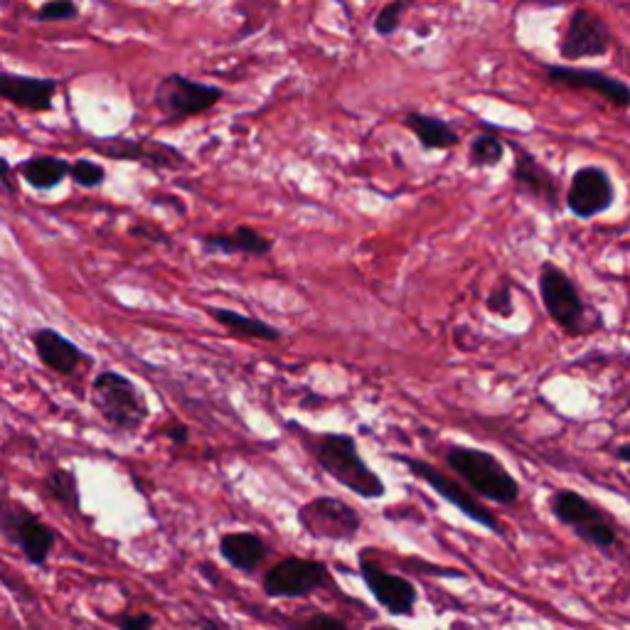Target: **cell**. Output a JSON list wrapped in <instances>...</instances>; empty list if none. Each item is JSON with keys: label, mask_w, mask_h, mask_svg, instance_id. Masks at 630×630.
<instances>
[{"label": "cell", "mask_w": 630, "mask_h": 630, "mask_svg": "<svg viewBox=\"0 0 630 630\" xmlns=\"http://www.w3.org/2000/svg\"><path fill=\"white\" fill-rule=\"evenodd\" d=\"M291 431H298V438L311 451L313 461L323 468L342 488L355 493L362 500H382L386 495V485L382 475L362 458L358 438L352 434H311L306 426L291 422Z\"/></svg>", "instance_id": "obj_1"}, {"label": "cell", "mask_w": 630, "mask_h": 630, "mask_svg": "<svg viewBox=\"0 0 630 630\" xmlns=\"http://www.w3.org/2000/svg\"><path fill=\"white\" fill-rule=\"evenodd\" d=\"M92 406L116 434L134 436L151 419V404L141 386L118 370H102L92 382Z\"/></svg>", "instance_id": "obj_2"}, {"label": "cell", "mask_w": 630, "mask_h": 630, "mask_svg": "<svg viewBox=\"0 0 630 630\" xmlns=\"http://www.w3.org/2000/svg\"><path fill=\"white\" fill-rule=\"evenodd\" d=\"M444 458L446 466L483 500L495 505H515L519 500L523 490H519L517 478L495 453L478 446L451 444Z\"/></svg>", "instance_id": "obj_3"}, {"label": "cell", "mask_w": 630, "mask_h": 630, "mask_svg": "<svg viewBox=\"0 0 630 630\" xmlns=\"http://www.w3.org/2000/svg\"><path fill=\"white\" fill-rule=\"evenodd\" d=\"M225 96L227 94L223 86L190 80V76L180 72H171L158 82L153 104L168 121H185L213 112Z\"/></svg>", "instance_id": "obj_4"}, {"label": "cell", "mask_w": 630, "mask_h": 630, "mask_svg": "<svg viewBox=\"0 0 630 630\" xmlns=\"http://www.w3.org/2000/svg\"><path fill=\"white\" fill-rule=\"evenodd\" d=\"M549 507L551 515H555L564 527H569L579 539H583L586 545L601 551H611L618 545V535L611 519L603 515L601 507L586 500L577 490H557L549 497Z\"/></svg>", "instance_id": "obj_5"}, {"label": "cell", "mask_w": 630, "mask_h": 630, "mask_svg": "<svg viewBox=\"0 0 630 630\" xmlns=\"http://www.w3.org/2000/svg\"><path fill=\"white\" fill-rule=\"evenodd\" d=\"M396 461H402L404 466L409 468V473L414 475V478H419L424 485H428V488L434 490L441 500H446L448 505L456 507L458 513H463L468 519H473L475 525H481L483 529H488V533H493L497 537H505V525L478 500V495H475L471 488L466 490L458 481H453L451 475H446L444 471H438L434 463H428V461L409 458V456H396Z\"/></svg>", "instance_id": "obj_6"}, {"label": "cell", "mask_w": 630, "mask_h": 630, "mask_svg": "<svg viewBox=\"0 0 630 630\" xmlns=\"http://www.w3.org/2000/svg\"><path fill=\"white\" fill-rule=\"evenodd\" d=\"M539 296L545 303L547 316L569 335H583L589 330V316H586V303L571 281V276L559 269L557 264H541L539 269Z\"/></svg>", "instance_id": "obj_7"}, {"label": "cell", "mask_w": 630, "mask_h": 630, "mask_svg": "<svg viewBox=\"0 0 630 630\" xmlns=\"http://www.w3.org/2000/svg\"><path fill=\"white\" fill-rule=\"evenodd\" d=\"M298 525L313 539L323 541H352L362 529V515L342 497L318 495L298 507Z\"/></svg>", "instance_id": "obj_8"}, {"label": "cell", "mask_w": 630, "mask_h": 630, "mask_svg": "<svg viewBox=\"0 0 630 630\" xmlns=\"http://www.w3.org/2000/svg\"><path fill=\"white\" fill-rule=\"evenodd\" d=\"M0 533L32 567H45L58 545V533L32 515L25 505L13 500H6L3 513H0Z\"/></svg>", "instance_id": "obj_9"}, {"label": "cell", "mask_w": 630, "mask_h": 630, "mask_svg": "<svg viewBox=\"0 0 630 630\" xmlns=\"http://www.w3.org/2000/svg\"><path fill=\"white\" fill-rule=\"evenodd\" d=\"M333 583L328 564L320 559L286 557L261 577V589L269 599H308Z\"/></svg>", "instance_id": "obj_10"}, {"label": "cell", "mask_w": 630, "mask_h": 630, "mask_svg": "<svg viewBox=\"0 0 630 630\" xmlns=\"http://www.w3.org/2000/svg\"><path fill=\"white\" fill-rule=\"evenodd\" d=\"M374 549L364 547L358 557V571L362 583L368 586L370 596L384 613L392 618H409L414 616V608L419 603L416 586L402 574L386 571L382 564L374 559Z\"/></svg>", "instance_id": "obj_11"}, {"label": "cell", "mask_w": 630, "mask_h": 630, "mask_svg": "<svg viewBox=\"0 0 630 630\" xmlns=\"http://www.w3.org/2000/svg\"><path fill=\"white\" fill-rule=\"evenodd\" d=\"M611 28L601 16L589 8L571 10L567 25L559 38V58L567 62L603 58L611 50Z\"/></svg>", "instance_id": "obj_12"}, {"label": "cell", "mask_w": 630, "mask_h": 630, "mask_svg": "<svg viewBox=\"0 0 630 630\" xmlns=\"http://www.w3.org/2000/svg\"><path fill=\"white\" fill-rule=\"evenodd\" d=\"M92 148L99 156L112 158V161H131L141 163L146 168L153 171H178L185 168L187 158L185 153L168 143L158 141H146V138H124V136H112L104 141H94Z\"/></svg>", "instance_id": "obj_13"}, {"label": "cell", "mask_w": 630, "mask_h": 630, "mask_svg": "<svg viewBox=\"0 0 630 630\" xmlns=\"http://www.w3.org/2000/svg\"><path fill=\"white\" fill-rule=\"evenodd\" d=\"M545 80L561 90L571 92H593L603 96L606 102H611L618 109L630 106V84L616 76L606 74L601 70H579V68H564V64H547Z\"/></svg>", "instance_id": "obj_14"}, {"label": "cell", "mask_w": 630, "mask_h": 630, "mask_svg": "<svg viewBox=\"0 0 630 630\" xmlns=\"http://www.w3.org/2000/svg\"><path fill=\"white\" fill-rule=\"evenodd\" d=\"M616 200V190L608 175L599 165H586L571 175L567 190V207L574 217L591 219L606 213Z\"/></svg>", "instance_id": "obj_15"}, {"label": "cell", "mask_w": 630, "mask_h": 630, "mask_svg": "<svg viewBox=\"0 0 630 630\" xmlns=\"http://www.w3.org/2000/svg\"><path fill=\"white\" fill-rule=\"evenodd\" d=\"M60 82L52 76H30L16 72H0V96L30 114H48L54 109Z\"/></svg>", "instance_id": "obj_16"}, {"label": "cell", "mask_w": 630, "mask_h": 630, "mask_svg": "<svg viewBox=\"0 0 630 630\" xmlns=\"http://www.w3.org/2000/svg\"><path fill=\"white\" fill-rule=\"evenodd\" d=\"M515 153V168H513V183L517 187V193H523L533 200L541 203L549 209H559V183L555 178V173L545 168L533 153L513 143Z\"/></svg>", "instance_id": "obj_17"}, {"label": "cell", "mask_w": 630, "mask_h": 630, "mask_svg": "<svg viewBox=\"0 0 630 630\" xmlns=\"http://www.w3.org/2000/svg\"><path fill=\"white\" fill-rule=\"evenodd\" d=\"M197 245L207 257H237V254L269 257L273 249V241L264 231L249 225H239L231 231H205V235L197 237Z\"/></svg>", "instance_id": "obj_18"}, {"label": "cell", "mask_w": 630, "mask_h": 630, "mask_svg": "<svg viewBox=\"0 0 630 630\" xmlns=\"http://www.w3.org/2000/svg\"><path fill=\"white\" fill-rule=\"evenodd\" d=\"M28 338L38 360L54 374H74L84 360V350L54 328H35Z\"/></svg>", "instance_id": "obj_19"}, {"label": "cell", "mask_w": 630, "mask_h": 630, "mask_svg": "<svg viewBox=\"0 0 630 630\" xmlns=\"http://www.w3.org/2000/svg\"><path fill=\"white\" fill-rule=\"evenodd\" d=\"M217 549L219 557H223L235 571L245 574V577L257 574L271 551L267 539H264L259 533H251V529L223 535L217 541Z\"/></svg>", "instance_id": "obj_20"}, {"label": "cell", "mask_w": 630, "mask_h": 630, "mask_svg": "<svg viewBox=\"0 0 630 630\" xmlns=\"http://www.w3.org/2000/svg\"><path fill=\"white\" fill-rule=\"evenodd\" d=\"M402 124L409 134L419 141V146H422L424 151H451L461 143L458 131L453 128L446 118L434 116V114L409 112L402 118Z\"/></svg>", "instance_id": "obj_21"}, {"label": "cell", "mask_w": 630, "mask_h": 630, "mask_svg": "<svg viewBox=\"0 0 630 630\" xmlns=\"http://www.w3.org/2000/svg\"><path fill=\"white\" fill-rule=\"evenodd\" d=\"M205 313L215 320L217 326H223L229 335L247 338V340H261V342H279L281 330L267 323L261 318H251L239 311H231L225 306H205Z\"/></svg>", "instance_id": "obj_22"}, {"label": "cell", "mask_w": 630, "mask_h": 630, "mask_svg": "<svg viewBox=\"0 0 630 630\" xmlns=\"http://www.w3.org/2000/svg\"><path fill=\"white\" fill-rule=\"evenodd\" d=\"M70 173H72L70 161H64L62 156H45V153L30 156L18 165V175L23 178V183L40 193H50L54 187H60L70 178Z\"/></svg>", "instance_id": "obj_23"}, {"label": "cell", "mask_w": 630, "mask_h": 630, "mask_svg": "<svg viewBox=\"0 0 630 630\" xmlns=\"http://www.w3.org/2000/svg\"><path fill=\"white\" fill-rule=\"evenodd\" d=\"M42 497H48L54 505H60L70 515L82 513V495H80V481L72 468H52L45 478H42Z\"/></svg>", "instance_id": "obj_24"}, {"label": "cell", "mask_w": 630, "mask_h": 630, "mask_svg": "<svg viewBox=\"0 0 630 630\" xmlns=\"http://www.w3.org/2000/svg\"><path fill=\"white\" fill-rule=\"evenodd\" d=\"M505 158V143L497 134H478L473 136L468 146V165L475 171H488L500 165Z\"/></svg>", "instance_id": "obj_25"}, {"label": "cell", "mask_w": 630, "mask_h": 630, "mask_svg": "<svg viewBox=\"0 0 630 630\" xmlns=\"http://www.w3.org/2000/svg\"><path fill=\"white\" fill-rule=\"evenodd\" d=\"M416 3V0H390V3L382 6V10L378 16H374V32H378L380 38H392L400 32L402 23H404V16L412 10V6Z\"/></svg>", "instance_id": "obj_26"}, {"label": "cell", "mask_w": 630, "mask_h": 630, "mask_svg": "<svg viewBox=\"0 0 630 630\" xmlns=\"http://www.w3.org/2000/svg\"><path fill=\"white\" fill-rule=\"evenodd\" d=\"M106 168L102 163H96L92 158H76L72 163V173L70 180L74 185L84 187V190H94V187H102L106 183Z\"/></svg>", "instance_id": "obj_27"}, {"label": "cell", "mask_w": 630, "mask_h": 630, "mask_svg": "<svg viewBox=\"0 0 630 630\" xmlns=\"http://www.w3.org/2000/svg\"><path fill=\"white\" fill-rule=\"evenodd\" d=\"M76 18H80L76 0H45L35 10V20H40V23H70Z\"/></svg>", "instance_id": "obj_28"}, {"label": "cell", "mask_w": 630, "mask_h": 630, "mask_svg": "<svg viewBox=\"0 0 630 630\" xmlns=\"http://www.w3.org/2000/svg\"><path fill=\"white\" fill-rule=\"evenodd\" d=\"M485 308L497 318H513L515 301H513V286L505 279L495 286L490 296L485 298Z\"/></svg>", "instance_id": "obj_29"}, {"label": "cell", "mask_w": 630, "mask_h": 630, "mask_svg": "<svg viewBox=\"0 0 630 630\" xmlns=\"http://www.w3.org/2000/svg\"><path fill=\"white\" fill-rule=\"evenodd\" d=\"M296 628H303V630H320V628H330V630H345L348 623L340 621L335 616H328V613H316L311 618H306V621H298Z\"/></svg>", "instance_id": "obj_30"}, {"label": "cell", "mask_w": 630, "mask_h": 630, "mask_svg": "<svg viewBox=\"0 0 630 630\" xmlns=\"http://www.w3.org/2000/svg\"><path fill=\"white\" fill-rule=\"evenodd\" d=\"M116 626L121 630H151L156 626V618L151 613H121L116 618Z\"/></svg>", "instance_id": "obj_31"}, {"label": "cell", "mask_w": 630, "mask_h": 630, "mask_svg": "<svg viewBox=\"0 0 630 630\" xmlns=\"http://www.w3.org/2000/svg\"><path fill=\"white\" fill-rule=\"evenodd\" d=\"M163 436L171 441L173 446H185L187 441H190V428H187L185 424H178V422H173L163 428Z\"/></svg>", "instance_id": "obj_32"}, {"label": "cell", "mask_w": 630, "mask_h": 630, "mask_svg": "<svg viewBox=\"0 0 630 630\" xmlns=\"http://www.w3.org/2000/svg\"><path fill=\"white\" fill-rule=\"evenodd\" d=\"M0 180H3V190L13 195L18 187L13 180V165H10L8 158H0Z\"/></svg>", "instance_id": "obj_33"}, {"label": "cell", "mask_w": 630, "mask_h": 630, "mask_svg": "<svg viewBox=\"0 0 630 630\" xmlns=\"http://www.w3.org/2000/svg\"><path fill=\"white\" fill-rule=\"evenodd\" d=\"M131 235H138L141 239H153V241H168L165 237H158L161 231H156V229H146V227H134V229H131Z\"/></svg>", "instance_id": "obj_34"}, {"label": "cell", "mask_w": 630, "mask_h": 630, "mask_svg": "<svg viewBox=\"0 0 630 630\" xmlns=\"http://www.w3.org/2000/svg\"><path fill=\"white\" fill-rule=\"evenodd\" d=\"M616 458H618V461H626L628 466H630V446H618V448H616Z\"/></svg>", "instance_id": "obj_35"}]
</instances>
